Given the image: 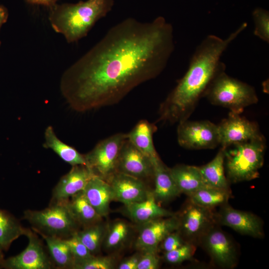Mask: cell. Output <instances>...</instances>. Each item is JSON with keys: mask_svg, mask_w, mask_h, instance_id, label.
I'll return each instance as SVG.
<instances>
[{"mask_svg": "<svg viewBox=\"0 0 269 269\" xmlns=\"http://www.w3.org/2000/svg\"><path fill=\"white\" fill-rule=\"evenodd\" d=\"M174 47L173 26L163 17L148 22L126 18L64 71L62 94L78 112L115 105L157 77Z\"/></svg>", "mask_w": 269, "mask_h": 269, "instance_id": "1", "label": "cell"}, {"mask_svg": "<svg viewBox=\"0 0 269 269\" xmlns=\"http://www.w3.org/2000/svg\"><path fill=\"white\" fill-rule=\"evenodd\" d=\"M247 27L244 22L225 39L210 34L201 42L186 72L161 104L159 121L173 124L188 119L215 77L226 69L222 55Z\"/></svg>", "mask_w": 269, "mask_h": 269, "instance_id": "2", "label": "cell"}, {"mask_svg": "<svg viewBox=\"0 0 269 269\" xmlns=\"http://www.w3.org/2000/svg\"><path fill=\"white\" fill-rule=\"evenodd\" d=\"M115 0H86L55 4L49 7L48 19L53 29L68 43L86 36L96 23L112 10Z\"/></svg>", "mask_w": 269, "mask_h": 269, "instance_id": "3", "label": "cell"}, {"mask_svg": "<svg viewBox=\"0 0 269 269\" xmlns=\"http://www.w3.org/2000/svg\"><path fill=\"white\" fill-rule=\"evenodd\" d=\"M266 147L265 138L223 147L225 174L229 183L250 181L259 177Z\"/></svg>", "mask_w": 269, "mask_h": 269, "instance_id": "4", "label": "cell"}, {"mask_svg": "<svg viewBox=\"0 0 269 269\" xmlns=\"http://www.w3.org/2000/svg\"><path fill=\"white\" fill-rule=\"evenodd\" d=\"M225 69L219 72L206 90L204 97L214 105L241 114L245 108L257 104L259 98L250 85L229 76Z\"/></svg>", "mask_w": 269, "mask_h": 269, "instance_id": "5", "label": "cell"}, {"mask_svg": "<svg viewBox=\"0 0 269 269\" xmlns=\"http://www.w3.org/2000/svg\"><path fill=\"white\" fill-rule=\"evenodd\" d=\"M23 217L36 233L64 239L76 233L80 227L68 206L67 200L50 201L48 207L41 210H27Z\"/></svg>", "mask_w": 269, "mask_h": 269, "instance_id": "6", "label": "cell"}, {"mask_svg": "<svg viewBox=\"0 0 269 269\" xmlns=\"http://www.w3.org/2000/svg\"><path fill=\"white\" fill-rule=\"evenodd\" d=\"M127 139V134H113L100 141L93 149L84 154L87 166L94 175L107 181L117 172L120 153Z\"/></svg>", "mask_w": 269, "mask_h": 269, "instance_id": "7", "label": "cell"}, {"mask_svg": "<svg viewBox=\"0 0 269 269\" xmlns=\"http://www.w3.org/2000/svg\"><path fill=\"white\" fill-rule=\"evenodd\" d=\"M177 134L178 144L186 149H214L220 145L218 125L209 121L180 122Z\"/></svg>", "mask_w": 269, "mask_h": 269, "instance_id": "8", "label": "cell"}, {"mask_svg": "<svg viewBox=\"0 0 269 269\" xmlns=\"http://www.w3.org/2000/svg\"><path fill=\"white\" fill-rule=\"evenodd\" d=\"M211 209L189 200L178 217L177 231L183 239L185 238V242L193 244L196 241H199L202 236L214 226L216 222L215 214Z\"/></svg>", "mask_w": 269, "mask_h": 269, "instance_id": "9", "label": "cell"}, {"mask_svg": "<svg viewBox=\"0 0 269 269\" xmlns=\"http://www.w3.org/2000/svg\"><path fill=\"white\" fill-rule=\"evenodd\" d=\"M220 145H230L249 140L265 138L258 124L242 117L240 114L230 112L227 118L218 125Z\"/></svg>", "mask_w": 269, "mask_h": 269, "instance_id": "10", "label": "cell"}, {"mask_svg": "<svg viewBox=\"0 0 269 269\" xmlns=\"http://www.w3.org/2000/svg\"><path fill=\"white\" fill-rule=\"evenodd\" d=\"M26 248L20 254L3 261L1 267L6 269H52L55 266L36 234L27 229Z\"/></svg>", "mask_w": 269, "mask_h": 269, "instance_id": "11", "label": "cell"}, {"mask_svg": "<svg viewBox=\"0 0 269 269\" xmlns=\"http://www.w3.org/2000/svg\"><path fill=\"white\" fill-rule=\"evenodd\" d=\"M179 227L176 215L156 219L141 224L135 242L137 249L144 252H156L163 240Z\"/></svg>", "mask_w": 269, "mask_h": 269, "instance_id": "12", "label": "cell"}, {"mask_svg": "<svg viewBox=\"0 0 269 269\" xmlns=\"http://www.w3.org/2000/svg\"><path fill=\"white\" fill-rule=\"evenodd\" d=\"M199 241L216 265L225 268L236 266L237 257L235 247L222 231L213 226Z\"/></svg>", "mask_w": 269, "mask_h": 269, "instance_id": "13", "label": "cell"}, {"mask_svg": "<svg viewBox=\"0 0 269 269\" xmlns=\"http://www.w3.org/2000/svg\"><path fill=\"white\" fill-rule=\"evenodd\" d=\"M215 218L216 222L241 234L257 238L264 236L263 222L258 216L234 209L227 203L222 206L219 212L215 214Z\"/></svg>", "mask_w": 269, "mask_h": 269, "instance_id": "14", "label": "cell"}, {"mask_svg": "<svg viewBox=\"0 0 269 269\" xmlns=\"http://www.w3.org/2000/svg\"><path fill=\"white\" fill-rule=\"evenodd\" d=\"M117 172L143 180L153 178L152 160L137 149L128 139L119 157Z\"/></svg>", "mask_w": 269, "mask_h": 269, "instance_id": "15", "label": "cell"}, {"mask_svg": "<svg viewBox=\"0 0 269 269\" xmlns=\"http://www.w3.org/2000/svg\"><path fill=\"white\" fill-rule=\"evenodd\" d=\"M107 181L112 187L114 200L124 205L141 201L151 192L143 180L120 172H116Z\"/></svg>", "mask_w": 269, "mask_h": 269, "instance_id": "16", "label": "cell"}, {"mask_svg": "<svg viewBox=\"0 0 269 269\" xmlns=\"http://www.w3.org/2000/svg\"><path fill=\"white\" fill-rule=\"evenodd\" d=\"M94 176L86 165L72 166L71 170L61 178L54 188L51 201L68 200L74 195L83 191Z\"/></svg>", "mask_w": 269, "mask_h": 269, "instance_id": "17", "label": "cell"}, {"mask_svg": "<svg viewBox=\"0 0 269 269\" xmlns=\"http://www.w3.org/2000/svg\"><path fill=\"white\" fill-rule=\"evenodd\" d=\"M83 192L102 218L108 214L110 203L114 197L112 187L107 181L94 175L88 182Z\"/></svg>", "mask_w": 269, "mask_h": 269, "instance_id": "18", "label": "cell"}, {"mask_svg": "<svg viewBox=\"0 0 269 269\" xmlns=\"http://www.w3.org/2000/svg\"><path fill=\"white\" fill-rule=\"evenodd\" d=\"M153 169L154 189L152 191L154 199L159 204L167 202L179 196L181 193L177 187L167 167L159 157L152 160Z\"/></svg>", "mask_w": 269, "mask_h": 269, "instance_id": "19", "label": "cell"}, {"mask_svg": "<svg viewBox=\"0 0 269 269\" xmlns=\"http://www.w3.org/2000/svg\"><path fill=\"white\" fill-rule=\"evenodd\" d=\"M124 211L132 220L140 224L156 219L174 215L156 202L152 191L141 201L125 205Z\"/></svg>", "mask_w": 269, "mask_h": 269, "instance_id": "20", "label": "cell"}, {"mask_svg": "<svg viewBox=\"0 0 269 269\" xmlns=\"http://www.w3.org/2000/svg\"><path fill=\"white\" fill-rule=\"evenodd\" d=\"M205 184L208 187L230 191L224 167V148L221 147L215 157L207 164L198 166Z\"/></svg>", "mask_w": 269, "mask_h": 269, "instance_id": "21", "label": "cell"}, {"mask_svg": "<svg viewBox=\"0 0 269 269\" xmlns=\"http://www.w3.org/2000/svg\"><path fill=\"white\" fill-rule=\"evenodd\" d=\"M170 171L181 193L188 196L208 187L204 182L198 166L178 164L170 168Z\"/></svg>", "mask_w": 269, "mask_h": 269, "instance_id": "22", "label": "cell"}, {"mask_svg": "<svg viewBox=\"0 0 269 269\" xmlns=\"http://www.w3.org/2000/svg\"><path fill=\"white\" fill-rule=\"evenodd\" d=\"M156 131L154 124L142 120L127 134V139L152 160L159 157L153 142V134Z\"/></svg>", "mask_w": 269, "mask_h": 269, "instance_id": "23", "label": "cell"}, {"mask_svg": "<svg viewBox=\"0 0 269 269\" xmlns=\"http://www.w3.org/2000/svg\"><path fill=\"white\" fill-rule=\"evenodd\" d=\"M43 146L55 152L63 161L71 165L87 166L84 154L79 153L75 148L60 140L56 136L52 126H48L44 132Z\"/></svg>", "mask_w": 269, "mask_h": 269, "instance_id": "24", "label": "cell"}, {"mask_svg": "<svg viewBox=\"0 0 269 269\" xmlns=\"http://www.w3.org/2000/svg\"><path fill=\"white\" fill-rule=\"evenodd\" d=\"M67 205L75 220L83 228L102 220V218L88 202L83 191L70 197Z\"/></svg>", "mask_w": 269, "mask_h": 269, "instance_id": "25", "label": "cell"}, {"mask_svg": "<svg viewBox=\"0 0 269 269\" xmlns=\"http://www.w3.org/2000/svg\"><path fill=\"white\" fill-rule=\"evenodd\" d=\"M39 235L45 241L50 257L55 267L72 269L74 260L65 239L43 234Z\"/></svg>", "mask_w": 269, "mask_h": 269, "instance_id": "26", "label": "cell"}, {"mask_svg": "<svg viewBox=\"0 0 269 269\" xmlns=\"http://www.w3.org/2000/svg\"><path fill=\"white\" fill-rule=\"evenodd\" d=\"M28 229L23 227L14 216L0 209V246L7 250L19 237L25 236Z\"/></svg>", "mask_w": 269, "mask_h": 269, "instance_id": "27", "label": "cell"}, {"mask_svg": "<svg viewBox=\"0 0 269 269\" xmlns=\"http://www.w3.org/2000/svg\"><path fill=\"white\" fill-rule=\"evenodd\" d=\"M108 229L101 221L78 230L75 234L93 255L100 251Z\"/></svg>", "mask_w": 269, "mask_h": 269, "instance_id": "28", "label": "cell"}, {"mask_svg": "<svg viewBox=\"0 0 269 269\" xmlns=\"http://www.w3.org/2000/svg\"><path fill=\"white\" fill-rule=\"evenodd\" d=\"M231 191L207 187L189 195V200L199 205L209 209L227 203Z\"/></svg>", "mask_w": 269, "mask_h": 269, "instance_id": "29", "label": "cell"}, {"mask_svg": "<svg viewBox=\"0 0 269 269\" xmlns=\"http://www.w3.org/2000/svg\"><path fill=\"white\" fill-rule=\"evenodd\" d=\"M130 231L129 225L122 220L115 221L108 226L103 242L105 248L112 250L121 247L128 239Z\"/></svg>", "mask_w": 269, "mask_h": 269, "instance_id": "30", "label": "cell"}, {"mask_svg": "<svg viewBox=\"0 0 269 269\" xmlns=\"http://www.w3.org/2000/svg\"><path fill=\"white\" fill-rule=\"evenodd\" d=\"M255 24L254 34L263 41L269 42V12L261 8H255L252 12Z\"/></svg>", "mask_w": 269, "mask_h": 269, "instance_id": "31", "label": "cell"}, {"mask_svg": "<svg viewBox=\"0 0 269 269\" xmlns=\"http://www.w3.org/2000/svg\"><path fill=\"white\" fill-rule=\"evenodd\" d=\"M194 244L186 242L181 247L172 251L164 252V258L167 263L176 265L189 260L195 252Z\"/></svg>", "mask_w": 269, "mask_h": 269, "instance_id": "32", "label": "cell"}, {"mask_svg": "<svg viewBox=\"0 0 269 269\" xmlns=\"http://www.w3.org/2000/svg\"><path fill=\"white\" fill-rule=\"evenodd\" d=\"M75 233L65 239L74 258V266L75 264L84 261L94 256L77 237Z\"/></svg>", "mask_w": 269, "mask_h": 269, "instance_id": "33", "label": "cell"}, {"mask_svg": "<svg viewBox=\"0 0 269 269\" xmlns=\"http://www.w3.org/2000/svg\"><path fill=\"white\" fill-rule=\"evenodd\" d=\"M114 267L113 259L109 257L93 256L73 266V269H112Z\"/></svg>", "mask_w": 269, "mask_h": 269, "instance_id": "34", "label": "cell"}, {"mask_svg": "<svg viewBox=\"0 0 269 269\" xmlns=\"http://www.w3.org/2000/svg\"><path fill=\"white\" fill-rule=\"evenodd\" d=\"M186 242L177 230L168 235L160 245L164 252H167L181 247Z\"/></svg>", "mask_w": 269, "mask_h": 269, "instance_id": "35", "label": "cell"}, {"mask_svg": "<svg viewBox=\"0 0 269 269\" xmlns=\"http://www.w3.org/2000/svg\"><path fill=\"white\" fill-rule=\"evenodd\" d=\"M156 252H144L137 264L136 269H156L159 268L160 259Z\"/></svg>", "mask_w": 269, "mask_h": 269, "instance_id": "36", "label": "cell"}, {"mask_svg": "<svg viewBox=\"0 0 269 269\" xmlns=\"http://www.w3.org/2000/svg\"><path fill=\"white\" fill-rule=\"evenodd\" d=\"M142 254V253H136L127 258L120 264L118 268L119 269H136Z\"/></svg>", "mask_w": 269, "mask_h": 269, "instance_id": "37", "label": "cell"}, {"mask_svg": "<svg viewBox=\"0 0 269 269\" xmlns=\"http://www.w3.org/2000/svg\"><path fill=\"white\" fill-rule=\"evenodd\" d=\"M25 2L34 5H43L49 7L56 3L58 0H24Z\"/></svg>", "mask_w": 269, "mask_h": 269, "instance_id": "38", "label": "cell"}, {"mask_svg": "<svg viewBox=\"0 0 269 269\" xmlns=\"http://www.w3.org/2000/svg\"><path fill=\"white\" fill-rule=\"evenodd\" d=\"M8 11L7 9L3 5H0V30L2 25L5 23L8 19ZM1 41L0 40V46Z\"/></svg>", "mask_w": 269, "mask_h": 269, "instance_id": "39", "label": "cell"}, {"mask_svg": "<svg viewBox=\"0 0 269 269\" xmlns=\"http://www.w3.org/2000/svg\"><path fill=\"white\" fill-rule=\"evenodd\" d=\"M3 261V255L2 254H0V267H1V264L2 263Z\"/></svg>", "mask_w": 269, "mask_h": 269, "instance_id": "40", "label": "cell"}, {"mask_svg": "<svg viewBox=\"0 0 269 269\" xmlns=\"http://www.w3.org/2000/svg\"><path fill=\"white\" fill-rule=\"evenodd\" d=\"M2 248L1 247V246H0V254H2Z\"/></svg>", "mask_w": 269, "mask_h": 269, "instance_id": "41", "label": "cell"}]
</instances>
